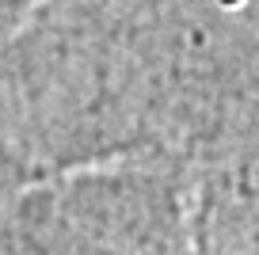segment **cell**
Here are the masks:
<instances>
[{
	"mask_svg": "<svg viewBox=\"0 0 259 255\" xmlns=\"http://www.w3.org/2000/svg\"><path fill=\"white\" fill-rule=\"evenodd\" d=\"M218 4H225V8H236V4H244V0H218Z\"/></svg>",
	"mask_w": 259,
	"mask_h": 255,
	"instance_id": "6da1fadb",
	"label": "cell"
}]
</instances>
